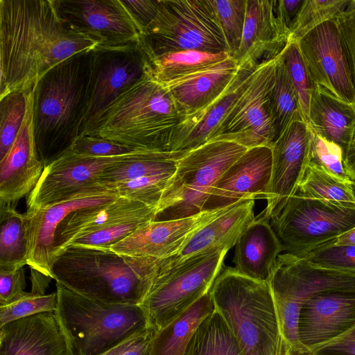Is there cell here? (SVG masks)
Here are the masks:
<instances>
[{
	"label": "cell",
	"mask_w": 355,
	"mask_h": 355,
	"mask_svg": "<svg viewBox=\"0 0 355 355\" xmlns=\"http://www.w3.org/2000/svg\"><path fill=\"white\" fill-rule=\"evenodd\" d=\"M98 44L64 21L55 0H0V98L32 90L51 68Z\"/></svg>",
	"instance_id": "1"
},
{
	"label": "cell",
	"mask_w": 355,
	"mask_h": 355,
	"mask_svg": "<svg viewBox=\"0 0 355 355\" xmlns=\"http://www.w3.org/2000/svg\"><path fill=\"white\" fill-rule=\"evenodd\" d=\"M91 51L58 64L33 88V123L39 156L47 165L79 136L90 71Z\"/></svg>",
	"instance_id": "2"
},
{
	"label": "cell",
	"mask_w": 355,
	"mask_h": 355,
	"mask_svg": "<svg viewBox=\"0 0 355 355\" xmlns=\"http://www.w3.org/2000/svg\"><path fill=\"white\" fill-rule=\"evenodd\" d=\"M159 259L121 256L110 250L69 247L56 259V283L86 297L139 305L159 268Z\"/></svg>",
	"instance_id": "3"
},
{
	"label": "cell",
	"mask_w": 355,
	"mask_h": 355,
	"mask_svg": "<svg viewBox=\"0 0 355 355\" xmlns=\"http://www.w3.org/2000/svg\"><path fill=\"white\" fill-rule=\"evenodd\" d=\"M184 117L167 89L148 74L116 98L87 135L137 151H171L173 131Z\"/></svg>",
	"instance_id": "4"
},
{
	"label": "cell",
	"mask_w": 355,
	"mask_h": 355,
	"mask_svg": "<svg viewBox=\"0 0 355 355\" xmlns=\"http://www.w3.org/2000/svg\"><path fill=\"white\" fill-rule=\"evenodd\" d=\"M209 291L215 309L244 355H279L281 334L268 282L252 279L227 266Z\"/></svg>",
	"instance_id": "5"
},
{
	"label": "cell",
	"mask_w": 355,
	"mask_h": 355,
	"mask_svg": "<svg viewBox=\"0 0 355 355\" xmlns=\"http://www.w3.org/2000/svg\"><path fill=\"white\" fill-rule=\"evenodd\" d=\"M57 318L76 355H99L150 329L140 305L92 299L56 283Z\"/></svg>",
	"instance_id": "6"
},
{
	"label": "cell",
	"mask_w": 355,
	"mask_h": 355,
	"mask_svg": "<svg viewBox=\"0 0 355 355\" xmlns=\"http://www.w3.org/2000/svg\"><path fill=\"white\" fill-rule=\"evenodd\" d=\"M139 42L146 57L181 51L230 53L214 0H159Z\"/></svg>",
	"instance_id": "7"
},
{
	"label": "cell",
	"mask_w": 355,
	"mask_h": 355,
	"mask_svg": "<svg viewBox=\"0 0 355 355\" xmlns=\"http://www.w3.org/2000/svg\"><path fill=\"white\" fill-rule=\"evenodd\" d=\"M246 150L233 141L214 140L187 153L168 180L155 220L181 219L204 211L214 184Z\"/></svg>",
	"instance_id": "8"
},
{
	"label": "cell",
	"mask_w": 355,
	"mask_h": 355,
	"mask_svg": "<svg viewBox=\"0 0 355 355\" xmlns=\"http://www.w3.org/2000/svg\"><path fill=\"white\" fill-rule=\"evenodd\" d=\"M268 283L281 334L279 355H305L298 338L302 305L320 292L355 287V274L315 267L285 252L278 256Z\"/></svg>",
	"instance_id": "9"
},
{
	"label": "cell",
	"mask_w": 355,
	"mask_h": 355,
	"mask_svg": "<svg viewBox=\"0 0 355 355\" xmlns=\"http://www.w3.org/2000/svg\"><path fill=\"white\" fill-rule=\"evenodd\" d=\"M218 250L160 269L139 304L154 331L185 312L209 291L220 272L227 252Z\"/></svg>",
	"instance_id": "10"
},
{
	"label": "cell",
	"mask_w": 355,
	"mask_h": 355,
	"mask_svg": "<svg viewBox=\"0 0 355 355\" xmlns=\"http://www.w3.org/2000/svg\"><path fill=\"white\" fill-rule=\"evenodd\" d=\"M270 223L286 253L304 257L355 227V207L296 193Z\"/></svg>",
	"instance_id": "11"
},
{
	"label": "cell",
	"mask_w": 355,
	"mask_h": 355,
	"mask_svg": "<svg viewBox=\"0 0 355 355\" xmlns=\"http://www.w3.org/2000/svg\"><path fill=\"white\" fill-rule=\"evenodd\" d=\"M90 54L79 136L90 132L116 98L149 74L147 57L139 41L120 46L98 45Z\"/></svg>",
	"instance_id": "12"
},
{
	"label": "cell",
	"mask_w": 355,
	"mask_h": 355,
	"mask_svg": "<svg viewBox=\"0 0 355 355\" xmlns=\"http://www.w3.org/2000/svg\"><path fill=\"white\" fill-rule=\"evenodd\" d=\"M278 55L257 65L211 141H230L247 149L261 146L272 147L275 132L270 94Z\"/></svg>",
	"instance_id": "13"
},
{
	"label": "cell",
	"mask_w": 355,
	"mask_h": 355,
	"mask_svg": "<svg viewBox=\"0 0 355 355\" xmlns=\"http://www.w3.org/2000/svg\"><path fill=\"white\" fill-rule=\"evenodd\" d=\"M312 83L355 105V90L336 19L317 26L297 40Z\"/></svg>",
	"instance_id": "14"
},
{
	"label": "cell",
	"mask_w": 355,
	"mask_h": 355,
	"mask_svg": "<svg viewBox=\"0 0 355 355\" xmlns=\"http://www.w3.org/2000/svg\"><path fill=\"white\" fill-rule=\"evenodd\" d=\"M128 155L94 157L67 150L44 166L37 184L26 198L27 209L43 207L105 188L98 182L101 175Z\"/></svg>",
	"instance_id": "15"
},
{
	"label": "cell",
	"mask_w": 355,
	"mask_h": 355,
	"mask_svg": "<svg viewBox=\"0 0 355 355\" xmlns=\"http://www.w3.org/2000/svg\"><path fill=\"white\" fill-rule=\"evenodd\" d=\"M55 3L71 28L96 40L98 45L137 42L143 33L122 0H55Z\"/></svg>",
	"instance_id": "16"
},
{
	"label": "cell",
	"mask_w": 355,
	"mask_h": 355,
	"mask_svg": "<svg viewBox=\"0 0 355 355\" xmlns=\"http://www.w3.org/2000/svg\"><path fill=\"white\" fill-rule=\"evenodd\" d=\"M119 197L115 191L105 187L43 207L27 209L24 214L28 242L27 265L54 279V242L60 224L76 210L105 204Z\"/></svg>",
	"instance_id": "17"
},
{
	"label": "cell",
	"mask_w": 355,
	"mask_h": 355,
	"mask_svg": "<svg viewBox=\"0 0 355 355\" xmlns=\"http://www.w3.org/2000/svg\"><path fill=\"white\" fill-rule=\"evenodd\" d=\"M355 327V287L327 290L300 309L298 338L305 355Z\"/></svg>",
	"instance_id": "18"
},
{
	"label": "cell",
	"mask_w": 355,
	"mask_h": 355,
	"mask_svg": "<svg viewBox=\"0 0 355 355\" xmlns=\"http://www.w3.org/2000/svg\"><path fill=\"white\" fill-rule=\"evenodd\" d=\"M309 139L308 123L294 121L271 147L272 174L263 210L270 220L280 213L297 191L309 164Z\"/></svg>",
	"instance_id": "19"
},
{
	"label": "cell",
	"mask_w": 355,
	"mask_h": 355,
	"mask_svg": "<svg viewBox=\"0 0 355 355\" xmlns=\"http://www.w3.org/2000/svg\"><path fill=\"white\" fill-rule=\"evenodd\" d=\"M272 166L270 146L247 149L214 184L203 211L230 207L240 201L266 199Z\"/></svg>",
	"instance_id": "20"
},
{
	"label": "cell",
	"mask_w": 355,
	"mask_h": 355,
	"mask_svg": "<svg viewBox=\"0 0 355 355\" xmlns=\"http://www.w3.org/2000/svg\"><path fill=\"white\" fill-rule=\"evenodd\" d=\"M232 207L204 211L181 219L150 221L111 246L110 250L119 255L131 257L159 260L169 258L198 230Z\"/></svg>",
	"instance_id": "21"
},
{
	"label": "cell",
	"mask_w": 355,
	"mask_h": 355,
	"mask_svg": "<svg viewBox=\"0 0 355 355\" xmlns=\"http://www.w3.org/2000/svg\"><path fill=\"white\" fill-rule=\"evenodd\" d=\"M44 166L34 135L32 89L19 132L8 152L0 159V203L14 204L30 193Z\"/></svg>",
	"instance_id": "22"
},
{
	"label": "cell",
	"mask_w": 355,
	"mask_h": 355,
	"mask_svg": "<svg viewBox=\"0 0 355 355\" xmlns=\"http://www.w3.org/2000/svg\"><path fill=\"white\" fill-rule=\"evenodd\" d=\"M291 35L280 17L277 0H247L241 43L234 59L239 67L257 66L263 57L277 56Z\"/></svg>",
	"instance_id": "23"
},
{
	"label": "cell",
	"mask_w": 355,
	"mask_h": 355,
	"mask_svg": "<svg viewBox=\"0 0 355 355\" xmlns=\"http://www.w3.org/2000/svg\"><path fill=\"white\" fill-rule=\"evenodd\" d=\"M0 355H76L55 312L0 327Z\"/></svg>",
	"instance_id": "24"
},
{
	"label": "cell",
	"mask_w": 355,
	"mask_h": 355,
	"mask_svg": "<svg viewBox=\"0 0 355 355\" xmlns=\"http://www.w3.org/2000/svg\"><path fill=\"white\" fill-rule=\"evenodd\" d=\"M257 67H239L234 80L219 97L202 109L185 116L173 131L171 151L187 154L211 141Z\"/></svg>",
	"instance_id": "25"
},
{
	"label": "cell",
	"mask_w": 355,
	"mask_h": 355,
	"mask_svg": "<svg viewBox=\"0 0 355 355\" xmlns=\"http://www.w3.org/2000/svg\"><path fill=\"white\" fill-rule=\"evenodd\" d=\"M254 200L240 201L198 230L173 256L159 260V268H172L187 259L235 246L248 223L254 218Z\"/></svg>",
	"instance_id": "26"
},
{
	"label": "cell",
	"mask_w": 355,
	"mask_h": 355,
	"mask_svg": "<svg viewBox=\"0 0 355 355\" xmlns=\"http://www.w3.org/2000/svg\"><path fill=\"white\" fill-rule=\"evenodd\" d=\"M270 219L262 211L248 223L235 245L233 262L241 274L268 282L278 256L284 250Z\"/></svg>",
	"instance_id": "27"
},
{
	"label": "cell",
	"mask_w": 355,
	"mask_h": 355,
	"mask_svg": "<svg viewBox=\"0 0 355 355\" xmlns=\"http://www.w3.org/2000/svg\"><path fill=\"white\" fill-rule=\"evenodd\" d=\"M239 67L227 59L187 77L164 85L185 116L206 107L219 97L236 76Z\"/></svg>",
	"instance_id": "28"
},
{
	"label": "cell",
	"mask_w": 355,
	"mask_h": 355,
	"mask_svg": "<svg viewBox=\"0 0 355 355\" xmlns=\"http://www.w3.org/2000/svg\"><path fill=\"white\" fill-rule=\"evenodd\" d=\"M150 207L138 201L119 197L105 204L76 210L62 220L55 232V261L76 237L110 227Z\"/></svg>",
	"instance_id": "29"
},
{
	"label": "cell",
	"mask_w": 355,
	"mask_h": 355,
	"mask_svg": "<svg viewBox=\"0 0 355 355\" xmlns=\"http://www.w3.org/2000/svg\"><path fill=\"white\" fill-rule=\"evenodd\" d=\"M308 125L318 135L339 146L343 158L355 126V105L313 84Z\"/></svg>",
	"instance_id": "30"
},
{
	"label": "cell",
	"mask_w": 355,
	"mask_h": 355,
	"mask_svg": "<svg viewBox=\"0 0 355 355\" xmlns=\"http://www.w3.org/2000/svg\"><path fill=\"white\" fill-rule=\"evenodd\" d=\"M214 309L209 291L185 312L155 331L148 355H186L197 327Z\"/></svg>",
	"instance_id": "31"
},
{
	"label": "cell",
	"mask_w": 355,
	"mask_h": 355,
	"mask_svg": "<svg viewBox=\"0 0 355 355\" xmlns=\"http://www.w3.org/2000/svg\"><path fill=\"white\" fill-rule=\"evenodd\" d=\"M185 155L171 151H135L105 169L98 182L104 185L146 176L173 175L178 160Z\"/></svg>",
	"instance_id": "32"
},
{
	"label": "cell",
	"mask_w": 355,
	"mask_h": 355,
	"mask_svg": "<svg viewBox=\"0 0 355 355\" xmlns=\"http://www.w3.org/2000/svg\"><path fill=\"white\" fill-rule=\"evenodd\" d=\"M231 57L227 52L181 51L147 57L149 74L164 85L187 77Z\"/></svg>",
	"instance_id": "33"
},
{
	"label": "cell",
	"mask_w": 355,
	"mask_h": 355,
	"mask_svg": "<svg viewBox=\"0 0 355 355\" xmlns=\"http://www.w3.org/2000/svg\"><path fill=\"white\" fill-rule=\"evenodd\" d=\"M0 205V270L23 268L28 257L25 214L13 204Z\"/></svg>",
	"instance_id": "34"
},
{
	"label": "cell",
	"mask_w": 355,
	"mask_h": 355,
	"mask_svg": "<svg viewBox=\"0 0 355 355\" xmlns=\"http://www.w3.org/2000/svg\"><path fill=\"white\" fill-rule=\"evenodd\" d=\"M186 355H244L236 337L216 310L195 331Z\"/></svg>",
	"instance_id": "35"
},
{
	"label": "cell",
	"mask_w": 355,
	"mask_h": 355,
	"mask_svg": "<svg viewBox=\"0 0 355 355\" xmlns=\"http://www.w3.org/2000/svg\"><path fill=\"white\" fill-rule=\"evenodd\" d=\"M282 52L277 60L275 81L270 94L275 141L294 121H305L297 94L289 78Z\"/></svg>",
	"instance_id": "36"
},
{
	"label": "cell",
	"mask_w": 355,
	"mask_h": 355,
	"mask_svg": "<svg viewBox=\"0 0 355 355\" xmlns=\"http://www.w3.org/2000/svg\"><path fill=\"white\" fill-rule=\"evenodd\" d=\"M350 182L343 181L309 162L296 193L306 198L355 207V198Z\"/></svg>",
	"instance_id": "37"
},
{
	"label": "cell",
	"mask_w": 355,
	"mask_h": 355,
	"mask_svg": "<svg viewBox=\"0 0 355 355\" xmlns=\"http://www.w3.org/2000/svg\"><path fill=\"white\" fill-rule=\"evenodd\" d=\"M29 92H12L0 98V159L10 150L24 122Z\"/></svg>",
	"instance_id": "38"
},
{
	"label": "cell",
	"mask_w": 355,
	"mask_h": 355,
	"mask_svg": "<svg viewBox=\"0 0 355 355\" xmlns=\"http://www.w3.org/2000/svg\"><path fill=\"white\" fill-rule=\"evenodd\" d=\"M351 1L304 0L290 38L297 41L322 23L338 18Z\"/></svg>",
	"instance_id": "39"
},
{
	"label": "cell",
	"mask_w": 355,
	"mask_h": 355,
	"mask_svg": "<svg viewBox=\"0 0 355 355\" xmlns=\"http://www.w3.org/2000/svg\"><path fill=\"white\" fill-rule=\"evenodd\" d=\"M173 175L146 176L103 186L114 190L119 197L138 201L157 209L163 191Z\"/></svg>",
	"instance_id": "40"
},
{
	"label": "cell",
	"mask_w": 355,
	"mask_h": 355,
	"mask_svg": "<svg viewBox=\"0 0 355 355\" xmlns=\"http://www.w3.org/2000/svg\"><path fill=\"white\" fill-rule=\"evenodd\" d=\"M282 53L289 78L297 94L305 122L308 123L313 83L304 63L297 41L290 38Z\"/></svg>",
	"instance_id": "41"
},
{
	"label": "cell",
	"mask_w": 355,
	"mask_h": 355,
	"mask_svg": "<svg viewBox=\"0 0 355 355\" xmlns=\"http://www.w3.org/2000/svg\"><path fill=\"white\" fill-rule=\"evenodd\" d=\"M230 56L236 55L245 25L247 0H214Z\"/></svg>",
	"instance_id": "42"
},
{
	"label": "cell",
	"mask_w": 355,
	"mask_h": 355,
	"mask_svg": "<svg viewBox=\"0 0 355 355\" xmlns=\"http://www.w3.org/2000/svg\"><path fill=\"white\" fill-rule=\"evenodd\" d=\"M309 128V162L342 180L349 182L343 164V150L339 146L329 141Z\"/></svg>",
	"instance_id": "43"
},
{
	"label": "cell",
	"mask_w": 355,
	"mask_h": 355,
	"mask_svg": "<svg viewBox=\"0 0 355 355\" xmlns=\"http://www.w3.org/2000/svg\"><path fill=\"white\" fill-rule=\"evenodd\" d=\"M302 258L315 267L355 274V245H336L332 241Z\"/></svg>",
	"instance_id": "44"
},
{
	"label": "cell",
	"mask_w": 355,
	"mask_h": 355,
	"mask_svg": "<svg viewBox=\"0 0 355 355\" xmlns=\"http://www.w3.org/2000/svg\"><path fill=\"white\" fill-rule=\"evenodd\" d=\"M57 303L56 291L44 295L26 292L12 303L0 306V327L35 314L55 312Z\"/></svg>",
	"instance_id": "45"
},
{
	"label": "cell",
	"mask_w": 355,
	"mask_h": 355,
	"mask_svg": "<svg viewBox=\"0 0 355 355\" xmlns=\"http://www.w3.org/2000/svg\"><path fill=\"white\" fill-rule=\"evenodd\" d=\"M69 150L79 155L94 157L120 156L137 151L126 146L88 135L78 136Z\"/></svg>",
	"instance_id": "46"
},
{
	"label": "cell",
	"mask_w": 355,
	"mask_h": 355,
	"mask_svg": "<svg viewBox=\"0 0 355 355\" xmlns=\"http://www.w3.org/2000/svg\"><path fill=\"white\" fill-rule=\"evenodd\" d=\"M23 268L0 270V306L17 300L26 292Z\"/></svg>",
	"instance_id": "47"
},
{
	"label": "cell",
	"mask_w": 355,
	"mask_h": 355,
	"mask_svg": "<svg viewBox=\"0 0 355 355\" xmlns=\"http://www.w3.org/2000/svg\"><path fill=\"white\" fill-rule=\"evenodd\" d=\"M345 46L355 90V0L336 18Z\"/></svg>",
	"instance_id": "48"
},
{
	"label": "cell",
	"mask_w": 355,
	"mask_h": 355,
	"mask_svg": "<svg viewBox=\"0 0 355 355\" xmlns=\"http://www.w3.org/2000/svg\"><path fill=\"white\" fill-rule=\"evenodd\" d=\"M137 22L144 30L155 19L159 0H122Z\"/></svg>",
	"instance_id": "49"
},
{
	"label": "cell",
	"mask_w": 355,
	"mask_h": 355,
	"mask_svg": "<svg viewBox=\"0 0 355 355\" xmlns=\"http://www.w3.org/2000/svg\"><path fill=\"white\" fill-rule=\"evenodd\" d=\"M311 355H355V327L314 349Z\"/></svg>",
	"instance_id": "50"
},
{
	"label": "cell",
	"mask_w": 355,
	"mask_h": 355,
	"mask_svg": "<svg viewBox=\"0 0 355 355\" xmlns=\"http://www.w3.org/2000/svg\"><path fill=\"white\" fill-rule=\"evenodd\" d=\"M304 2V0H277L280 17L291 34Z\"/></svg>",
	"instance_id": "51"
},
{
	"label": "cell",
	"mask_w": 355,
	"mask_h": 355,
	"mask_svg": "<svg viewBox=\"0 0 355 355\" xmlns=\"http://www.w3.org/2000/svg\"><path fill=\"white\" fill-rule=\"evenodd\" d=\"M154 332L155 331L151 328L148 329L122 355H148Z\"/></svg>",
	"instance_id": "52"
},
{
	"label": "cell",
	"mask_w": 355,
	"mask_h": 355,
	"mask_svg": "<svg viewBox=\"0 0 355 355\" xmlns=\"http://www.w3.org/2000/svg\"><path fill=\"white\" fill-rule=\"evenodd\" d=\"M343 164L350 180L355 181V126L347 149L343 155Z\"/></svg>",
	"instance_id": "53"
},
{
	"label": "cell",
	"mask_w": 355,
	"mask_h": 355,
	"mask_svg": "<svg viewBox=\"0 0 355 355\" xmlns=\"http://www.w3.org/2000/svg\"><path fill=\"white\" fill-rule=\"evenodd\" d=\"M31 293L34 294L44 295L49 283L52 278L45 276L42 273L31 269Z\"/></svg>",
	"instance_id": "54"
},
{
	"label": "cell",
	"mask_w": 355,
	"mask_h": 355,
	"mask_svg": "<svg viewBox=\"0 0 355 355\" xmlns=\"http://www.w3.org/2000/svg\"><path fill=\"white\" fill-rule=\"evenodd\" d=\"M144 332L138 334L127 338L126 340L112 347L108 350L100 354L99 355H122V354L131 345H132Z\"/></svg>",
	"instance_id": "55"
},
{
	"label": "cell",
	"mask_w": 355,
	"mask_h": 355,
	"mask_svg": "<svg viewBox=\"0 0 355 355\" xmlns=\"http://www.w3.org/2000/svg\"><path fill=\"white\" fill-rule=\"evenodd\" d=\"M334 243L336 245H355V227L335 239Z\"/></svg>",
	"instance_id": "56"
},
{
	"label": "cell",
	"mask_w": 355,
	"mask_h": 355,
	"mask_svg": "<svg viewBox=\"0 0 355 355\" xmlns=\"http://www.w3.org/2000/svg\"><path fill=\"white\" fill-rule=\"evenodd\" d=\"M351 188L352 190V193L354 194V196L355 198V181H351L350 182Z\"/></svg>",
	"instance_id": "57"
}]
</instances>
